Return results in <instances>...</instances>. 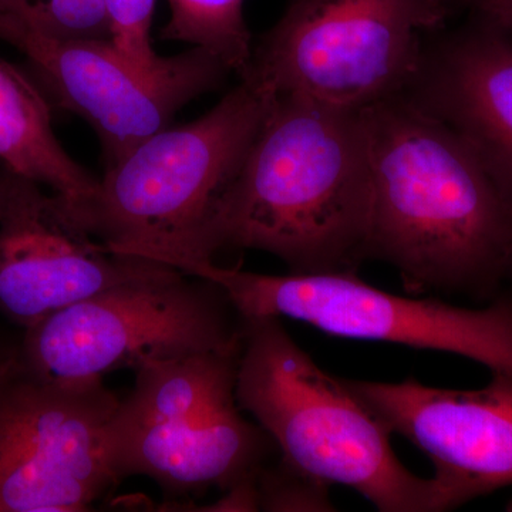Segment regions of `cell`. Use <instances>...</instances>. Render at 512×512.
Here are the masks:
<instances>
[{"label":"cell","mask_w":512,"mask_h":512,"mask_svg":"<svg viewBox=\"0 0 512 512\" xmlns=\"http://www.w3.org/2000/svg\"><path fill=\"white\" fill-rule=\"evenodd\" d=\"M259 511H335L330 485L279 460L256 477Z\"/></svg>","instance_id":"ac0fdd59"},{"label":"cell","mask_w":512,"mask_h":512,"mask_svg":"<svg viewBox=\"0 0 512 512\" xmlns=\"http://www.w3.org/2000/svg\"><path fill=\"white\" fill-rule=\"evenodd\" d=\"M392 434L430 458L450 510L512 485V375L491 372L481 389H440L346 379Z\"/></svg>","instance_id":"7c38bea8"},{"label":"cell","mask_w":512,"mask_h":512,"mask_svg":"<svg viewBox=\"0 0 512 512\" xmlns=\"http://www.w3.org/2000/svg\"><path fill=\"white\" fill-rule=\"evenodd\" d=\"M456 10L451 0H291L252 47L244 77L276 94L367 109L409 89Z\"/></svg>","instance_id":"8992f818"},{"label":"cell","mask_w":512,"mask_h":512,"mask_svg":"<svg viewBox=\"0 0 512 512\" xmlns=\"http://www.w3.org/2000/svg\"><path fill=\"white\" fill-rule=\"evenodd\" d=\"M0 168L43 185L83 217L100 180L57 140L52 104L33 77L0 57Z\"/></svg>","instance_id":"5bb4252c"},{"label":"cell","mask_w":512,"mask_h":512,"mask_svg":"<svg viewBox=\"0 0 512 512\" xmlns=\"http://www.w3.org/2000/svg\"><path fill=\"white\" fill-rule=\"evenodd\" d=\"M5 43L28 60L52 107L92 126L106 165L170 126L178 111L220 87L229 73L200 47L171 56L160 72L147 73L128 62L111 40L18 33Z\"/></svg>","instance_id":"30bf717a"},{"label":"cell","mask_w":512,"mask_h":512,"mask_svg":"<svg viewBox=\"0 0 512 512\" xmlns=\"http://www.w3.org/2000/svg\"><path fill=\"white\" fill-rule=\"evenodd\" d=\"M170 268L113 251L60 195L0 168V311L19 325Z\"/></svg>","instance_id":"8fae6325"},{"label":"cell","mask_w":512,"mask_h":512,"mask_svg":"<svg viewBox=\"0 0 512 512\" xmlns=\"http://www.w3.org/2000/svg\"><path fill=\"white\" fill-rule=\"evenodd\" d=\"M454 8L467 10L473 18L484 20L512 35V0H451Z\"/></svg>","instance_id":"d6986e66"},{"label":"cell","mask_w":512,"mask_h":512,"mask_svg":"<svg viewBox=\"0 0 512 512\" xmlns=\"http://www.w3.org/2000/svg\"><path fill=\"white\" fill-rule=\"evenodd\" d=\"M242 318L238 404L284 463L330 487L355 490L377 511H450L434 477L404 466L393 434L346 379L329 375L293 340L281 318Z\"/></svg>","instance_id":"3957f363"},{"label":"cell","mask_w":512,"mask_h":512,"mask_svg":"<svg viewBox=\"0 0 512 512\" xmlns=\"http://www.w3.org/2000/svg\"><path fill=\"white\" fill-rule=\"evenodd\" d=\"M369 211L365 109L276 94L237 173L168 265L254 249L291 274L357 271Z\"/></svg>","instance_id":"7a4b0ae2"},{"label":"cell","mask_w":512,"mask_h":512,"mask_svg":"<svg viewBox=\"0 0 512 512\" xmlns=\"http://www.w3.org/2000/svg\"><path fill=\"white\" fill-rule=\"evenodd\" d=\"M120 397L103 379H50L0 366V512L92 510L119 484L106 431Z\"/></svg>","instance_id":"9c48e42d"},{"label":"cell","mask_w":512,"mask_h":512,"mask_svg":"<svg viewBox=\"0 0 512 512\" xmlns=\"http://www.w3.org/2000/svg\"><path fill=\"white\" fill-rule=\"evenodd\" d=\"M174 268L220 286L242 316L292 319L336 338L451 353L512 375L507 292L483 308H464L394 295L367 284L357 271L266 275L224 268L212 259L180 261Z\"/></svg>","instance_id":"52a82bcc"},{"label":"cell","mask_w":512,"mask_h":512,"mask_svg":"<svg viewBox=\"0 0 512 512\" xmlns=\"http://www.w3.org/2000/svg\"><path fill=\"white\" fill-rule=\"evenodd\" d=\"M167 2L170 19L161 30L163 39L207 50L239 79L247 74L254 43L245 20V0Z\"/></svg>","instance_id":"9a60e30c"},{"label":"cell","mask_w":512,"mask_h":512,"mask_svg":"<svg viewBox=\"0 0 512 512\" xmlns=\"http://www.w3.org/2000/svg\"><path fill=\"white\" fill-rule=\"evenodd\" d=\"M110 26V40L137 69L160 72L170 57L154 52L151 45L156 0H103Z\"/></svg>","instance_id":"e0dca14e"},{"label":"cell","mask_w":512,"mask_h":512,"mask_svg":"<svg viewBox=\"0 0 512 512\" xmlns=\"http://www.w3.org/2000/svg\"><path fill=\"white\" fill-rule=\"evenodd\" d=\"M505 292L510 293V295L512 296V284H511L510 288H508L507 291H505Z\"/></svg>","instance_id":"ffe728a7"},{"label":"cell","mask_w":512,"mask_h":512,"mask_svg":"<svg viewBox=\"0 0 512 512\" xmlns=\"http://www.w3.org/2000/svg\"><path fill=\"white\" fill-rule=\"evenodd\" d=\"M242 348V345H241ZM241 348L197 353L134 370L106 431L116 480L147 477L174 498L256 480L272 448L237 400Z\"/></svg>","instance_id":"277c9868"},{"label":"cell","mask_w":512,"mask_h":512,"mask_svg":"<svg viewBox=\"0 0 512 512\" xmlns=\"http://www.w3.org/2000/svg\"><path fill=\"white\" fill-rule=\"evenodd\" d=\"M370 211L365 259L407 292L490 303L512 284V202L454 128L397 94L365 109Z\"/></svg>","instance_id":"6da1fadb"},{"label":"cell","mask_w":512,"mask_h":512,"mask_svg":"<svg viewBox=\"0 0 512 512\" xmlns=\"http://www.w3.org/2000/svg\"><path fill=\"white\" fill-rule=\"evenodd\" d=\"M18 33L110 40L103 0H0V40Z\"/></svg>","instance_id":"2e32d148"},{"label":"cell","mask_w":512,"mask_h":512,"mask_svg":"<svg viewBox=\"0 0 512 512\" xmlns=\"http://www.w3.org/2000/svg\"><path fill=\"white\" fill-rule=\"evenodd\" d=\"M404 94L454 128L512 202V35L473 16L440 32Z\"/></svg>","instance_id":"4fadbf2b"},{"label":"cell","mask_w":512,"mask_h":512,"mask_svg":"<svg viewBox=\"0 0 512 512\" xmlns=\"http://www.w3.org/2000/svg\"><path fill=\"white\" fill-rule=\"evenodd\" d=\"M275 97L268 84L242 77L200 119L130 148L106 165L84 224L119 254L168 265L237 173Z\"/></svg>","instance_id":"5b68a950"},{"label":"cell","mask_w":512,"mask_h":512,"mask_svg":"<svg viewBox=\"0 0 512 512\" xmlns=\"http://www.w3.org/2000/svg\"><path fill=\"white\" fill-rule=\"evenodd\" d=\"M244 318L220 286L170 268L114 286L26 329L22 359L50 379H104L242 345Z\"/></svg>","instance_id":"ba28073f"}]
</instances>
